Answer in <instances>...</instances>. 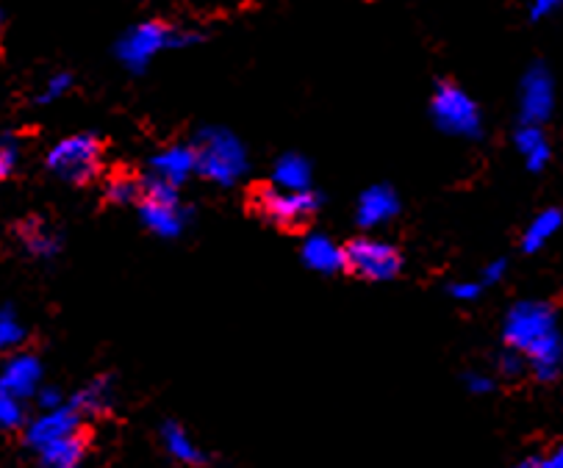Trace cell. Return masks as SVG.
Returning <instances> with one entry per match:
<instances>
[{"label":"cell","mask_w":563,"mask_h":468,"mask_svg":"<svg viewBox=\"0 0 563 468\" xmlns=\"http://www.w3.org/2000/svg\"><path fill=\"white\" fill-rule=\"evenodd\" d=\"M503 338L508 349L519 353L541 382L561 375L563 338L558 333V319L547 302H517L503 324Z\"/></svg>","instance_id":"obj_1"},{"label":"cell","mask_w":563,"mask_h":468,"mask_svg":"<svg viewBox=\"0 0 563 468\" xmlns=\"http://www.w3.org/2000/svg\"><path fill=\"white\" fill-rule=\"evenodd\" d=\"M198 175L217 186H233L247 172V151L225 127H203L192 145Z\"/></svg>","instance_id":"obj_2"},{"label":"cell","mask_w":563,"mask_h":468,"mask_svg":"<svg viewBox=\"0 0 563 468\" xmlns=\"http://www.w3.org/2000/svg\"><path fill=\"white\" fill-rule=\"evenodd\" d=\"M103 167V142L92 133H73L47 153V169L67 183H92Z\"/></svg>","instance_id":"obj_3"},{"label":"cell","mask_w":563,"mask_h":468,"mask_svg":"<svg viewBox=\"0 0 563 468\" xmlns=\"http://www.w3.org/2000/svg\"><path fill=\"white\" fill-rule=\"evenodd\" d=\"M189 42H195V34H184V31L173 29L164 20H147V23L134 25L129 34L117 42V58L129 70L142 73L162 51L189 45Z\"/></svg>","instance_id":"obj_4"},{"label":"cell","mask_w":563,"mask_h":468,"mask_svg":"<svg viewBox=\"0 0 563 468\" xmlns=\"http://www.w3.org/2000/svg\"><path fill=\"white\" fill-rule=\"evenodd\" d=\"M136 211H140L142 225L162 238H178L184 233L186 222H189V211L180 203L178 189L151 178L142 183V197L140 203H136Z\"/></svg>","instance_id":"obj_5"},{"label":"cell","mask_w":563,"mask_h":468,"mask_svg":"<svg viewBox=\"0 0 563 468\" xmlns=\"http://www.w3.org/2000/svg\"><path fill=\"white\" fill-rule=\"evenodd\" d=\"M430 114H433L435 125L442 127L444 133H453V136L475 140V136L483 133V120L477 103L464 89L450 81H442L435 87L433 100H430Z\"/></svg>","instance_id":"obj_6"},{"label":"cell","mask_w":563,"mask_h":468,"mask_svg":"<svg viewBox=\"0 0 563 468\" xmlns=\"http://www.w3.org/2000/svg\"><path fill=\"white\" fill-rule=\"evenodd\" d=\"M344 269L369 283H386L402 272V255L395 244L364 236L344 247Z\"/></svg>","instance_id":"obj_7"},{"label":"cell","mask_w":563,"mask_h":468,"mask_svg":"<svg viewBox=\"0 0 563 468\" xmlns=\"http://www.w3.org/2000/svg\"><path fill=\"white\" fill-rule=\"evenodd\" d=\"M256 209L275 225L300 227L320 211V197L314 194V189L280 191L275 186H262L256 189Z\"/></svg>","instance_id":"obj_8"},{"label":"cell","mask_w":563,"mask_h":468,"mask_svg":"<svg viewBox=\"0 0 563 468\" xmlns=\"http://www.w3.org/2000/svg\"><path fill=\"white\" fill-rule=\"evenodd\" d=\"M84 430V416L65 402L62 408H53V411H42L40 416L31 419L29 427H25V444L34 452L45 449V446L56 444V441L67 438V435H76Z\"/></svg>","instance_id":"obj_9"},{"label":"cell","mask_w":563,"mask_h":468,"mask_svg":"<svg viewBox=\"0 0 563 468\" xmlns=\"http://www.w3.org/2000/svg\"><path fill=\"white\" fill-rule=\"evenodd\" d=\"M552 109H555L552 76L547 73V67L536 64L522 78V94H519V116H522V125L541 127V122L550 120Z\"/></svg>","instance_id":"obj_10"},{"label":"cell","mask_w":563,"mask_h":468,"mask_svg":"<svg viewBox=\"0 0 563 468\" xmlns=\"http://www.w3.org/2000/svg\"><path fill=\"white\" fill-rule=\"evenodd\" d=\"M397 214H400V197L391 186H372L358 197V205H355V222L364 231L389 225Z\"/></svg>","instance_id":"obj_11"},{"label":"cell","mask_w":563,"mask_h":468,"mask_svg":"<svg viewBox=\"0 0 563 468\" xmlns=\"http://www.w3.org/2000/svg\"><path fill=\"white\" fill-rule=\"evenodd\" d=\"M0 388H7L12 397H36L42 388V364L29 353H18L0 366Z\"/></svg>","instance_id":"obj_12"},{"label":"cell","mask_w":563,"mask_h":468,"mask_svg":"<svg viewBox=\"0 0 563 468\" xmlns=\"http://www.w3.org/2000/svg\"><path fill=\"white\" fill-rule=\"evenodd\" d=\"M195 172H198L195 151L186 145H173L151 158V180H158V183L164 186H173V189H178L180 183H186Z\"/></svg>","instance_id":"obj_13"},{"label":"cell","mask_w":563,"mask_h":468,"mask_svg":"<svg viewBox=\"0 0 563 468\" xmlns=\"http://www.w3.org/2000/svg\"><path fill=\"white\" fill-rule=\"evenodd\" d=\"M302 264L311 269V272L320 275H336L344 269V247H339L331 236L325 233H311L302 242Z\"/></svg>","instance_id":"obj_14"},{"label":"cell","mask_w":563,"mask_h":468,"mask_svg":"<svg viewBox=\"0 0 563 468\" xmlns=\"http://www.w3.org/2000/svg\"><path fill=\"white\" fill-rule=\"evenodd\" d=\"M18 238L20 244H23L25 253L34 255V258L40 260L56 258L58 249H62V238H58V233L53 231L45 220H40V216H29V220L20 222Z\"/></svg>","instance_id":"obj_15"},{"label":"cell","mask_w":563,"mask_h":468,"mask_svg":"<svg viewBox=\"0 0 563 468\" xmlns=\"http://www.w3.org/2000/svg\"><path fill=\"white\" fill-rule=\"evenodd\" d=\"M87 449L89 435L81 430V433L67 435V438L40 449L36 457H40L42 468H81L84 460H87Z\"/></svg>","instance_id":"obj_16"},{"label":"cell","mask_w":563,"mask_h":468,"mask_svg":"<svg viewBox=\"0 0 563 468\" xmlns=\"http://www.w3.org/2000/svg\"><path fill=\"white\" fill-rule=\"evenodd\" d=\"M280 191H308L311 189V164L297 153H286L275 161L273 183Z\"/></svg>","instance_id":"obj_17"},{"label":"cell","mask_w":563,"mask_h":468,"mask_svg":"<svg viewBox=\"0 0 563 468\" xmlns=\"http://www.w3.org/2000/svg\"><path fill=\"white\" fill-rule=\"evenodd\" d=\"M70 405L81 416H100V413H106L114 405V382L109 377H95L70 399Z\"/></svg>","instance_id":"obj_18"},{"label":"cell","mask_w":563,"mask_h":468,"mask_svg":"<svg viewBox=\"0 0 563 468\" xmlns=\"http://www.w3.org/2000/svg\"><path fill=\"white\" fill-rule=\"evenodd\" d=\"M162 444H164V449H167V455L173 457V460L184 463V466H203V463H206L203 449L195 444L192 435L186 433L180 424H175V422L164 424V427H162Z\"/></svg>","instance_id":"obj_19"},{"label":"cell","mask_w":563,"mask_h":468,"mask_svg":"<svg viewBox=\"0 0 563 468\" xmlns=\"http://www.w3.org/2000/svg\"><path fill=\"white\" fill-rule=\"evenodd\" d=\"M514 142H517L519 156L525 158L530 172H541L550 164V142H547L544 131L539 125H522L517 131V136H514Z\"/></svg>","instance_id":"obj_20"},{"label":"cell","mask_w":563,"mask_h":468,"mask_svg":"<svg viewBox=\"0 0 563 468\" xmlns=\"http://www.w3.org/2000/svg\"><path fill=\"white\" fill-rule=\"evenodd\" d=\"M561 222L563 214L558 209H547L541 211L539 216H533L528 227H525V236H522V249L525 253H539L558 231H561Z\"/></svg>","instance_id":"obj_21"},{"label":"cell","mask_w":563,"mask_h":468,"mask_svg":"<svg viewBox=\"0 0 563 468\" xmlns=\"http://www.w3.org/2000/svg\"><path fill=\"white\" fill-rule=\"evenodd\" d=\"M142 197V180L129 178V175H114L106 183V200L111 205H136Z\"/></svg>","instance_id":"obj_22"},{"label":"cell","mask_w":563,"mask_h":468,"mask_svg":"<svg viewBox=\"0 0 563 468\" xmlns=\"http://www.w3.org/2000/svg\"><path fill=\"white\" fill-rule=\"evenodd\" d=\"M23 338H25V327L20 324L18 313H14L12 308H3V311H0V353L20 347Z\"/></svg>","instance_id":"obj_23"},{"label":"cell","mask_w":563,"mask_h":468,"mask_svg":"<svg viewBox=\"0 0 563 468\" xmlns=\"http://www.w3.org/2000/svg\"><path fill=\"white\" fill-rule=\"evenodd\" d=\"M25 424L23 399L12 397L7 388H0V430H18Z\"/></svg>","instance_id":"obj_24"},{"label":"cell","mask_w":563,"mask_h":468,"mask_svg":"<svg viewBox=\"0 0 563 468\" xmlns=\"http://www.w3.org/2000/svg\"><path fill=\"white\" fill-rule=\"evenodd\" d=\"M20 161V142L14 136H0V180L12 178Z\"/></svg>","instance_id":"obj_25"},{"label":"cell","mask_w":563,"mask_h":468,"mask_svg":"<svg viewBox=\"0 0 563 468\" xmlns=\"http://www.w3.org/2000/svg\"><path fill=\"white\" fill-rule=\"evenodd\" d=\"M70 83H73V78L67 76V73H62V76H53V78H47V83H45V89H42L40 94H36V103H53V100H58L62 98V94L67 92V89H70Z\"/></svg>","instance_id":"obj_26"},{"label":"cell","mask_w":563,"mask_h":468,"mask_svg":"<svg viewBox=\"0 0 563 468\" xmlns=\"http://www.w3.org/2000/svg\"><path fill=\"white\" fill-rule=\"evenodd\" d=\"M514 468H563V444L555 446L550 455H533L519 460Z\"/></svg>","instance_id":"obj_27"},{"label":"cell","mask_w":563,"mask_h":468,"mask_svg":"<svg viewBox=\"0 0 563 468\" xmlns=\"http://www.w3.org/2000/svg\"><path fill=\"white\" fill-rule=\"evenodd\" d=\"M525 369H528V364H525L522 355L514 353V349H506V353L499 355V371H503V375L519 377Z\"/></svg>","instance_id":"obj_28"},{"label":"cell","mask_w":563,"mask_h":468,"mask_svg":"<svg viewBox=\"0 0 563 468\" xmlns=\"http://www.w3.org/2000/svg\"><path fill=\"white\" fill-rule=\"evenodd\" d=\"M464 386L466 391L477 393V397H481V393L494 391V380L488 375H483V371H470V375L464 377Z\"/></svg>","instance_id":"obj_29"},{"label":"cell","mask_w":563,"mask_h":468,"mask_svg":"<svg viewBox=\"0 0 563 468\" xmlns=\"http://www.w3.org/2000/svg\"><path fill=\"white\" fill-rule=\"evenodd\" d=\"M483 286L481 283H470V280H464V283H453L450 286V297L459 302H475L477 297H481Z\"/></svg>","instance_id":"obj_30"},{"label":"cell","mask_w":563,"mask_h":468,"mask_svg":"<svg viewBox=\"0 0 563 468\" xmlns=\"http://www.w3.org/2000/svg\"><path fill=\"white\" fill-rule=\"evenodd\" d=\"M506 272H508L506 258L492 260V264H488L486 269H483V275H481V286H494V283H499V280L506 278Z\"/></svg>","instance_id":"obj_31"},{"label":"cell","mask_w":563,"mask_h":468,"mask_svg":"<svg viewBox=\"0 0 563 468\" xmlns=\"http://www.w3.org/2000/svg\"><path fill=\"white\" fill-rule=\"evenodd\" d=\"M40 408L42 411H53V408H62L65 405V399H62V391L56 388H40Z\"/></svg>","instance_id":"obj_32"},{"label":"cell","mask_w":563,"mask_h":468,"mask_svg":"<svg viewBox=\"0 0 563 468\" xmlns=\"http://www.w3.org/2000/svg\"><path fill=\"white\" fill-rule=\"evenodd\" d=\"M563 0H533V7H530V18L533 20H541L547 18V14H552L555 9H561Z\"/></svg>","instance_id":"obj_33"}]
</instances>
